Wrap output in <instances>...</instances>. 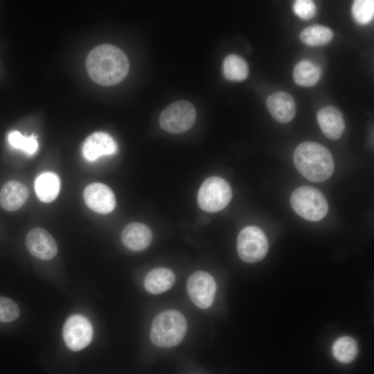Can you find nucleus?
Returning <instances> with one entry per match:
<instances>
[{"instance_id": "obj_6", "label": "nucleus", "mask_w": 374, "mask_h": 374, "mask_svg": "<svg viewBox=\"0 0 374 374\" xmlns=\"http://www.w3.org/2000/svg\"><path fill=\"white\" fill-rule=\"evenodd\" d=\"M196 116V110L192 103L178 100L163 110L159 116V125L168 132L181 134L193 126Z\"/></svg>"}, {"instance_id": "obj_11", "label": "nucleus", "mask_w": 374, "mask_h": 374, "mask_svg": "<svg viewBox=\"0 0 374 374\" xmlns=\"http://www.w3.org/2000/svg\"><path fill=\"white\" fill-rule=\"evenodd\" d=\"M25 243L30 254L41 260H51L57 253L55 239L42 228L30 230L26 235Z\"/></svg>"}, {"instance_id": "obj_13", "label": "nucleus", "mask_w": 374, "mask_h": 374, "mask_svg": "<svg viewBox=\"0 0 374 374\" xmlns=\"http://www.w3.org/2000/svg\"><path fill=\"white\" fill-rule=\"evenodd\" d=\"M317 120L323 134L331 140L339 139L345 129L341 112L335 107L326 106L317 113Z\"/></svg>"}, {"instance_id": "obj_18", "label": "nucleus", "mask_w": 374, "mask_h": 374, "mask_svg": "<svg viewBox=\"0 0 374 374\" xmlns=\"http://www.w3.org/2000/svg\"><path fill=\"white\" fill-rule=\"evenodd\" d=\"M60 188V178L52 172H43L36 178L35 181L36 195L43 202H53L58 195Z\"/></svg>"}, {"instance_id": "obj_23", "label": "nucleus", "mask_w": 374, "mask_h": 374, "mask_svg": "<svg viewBox=\"0 0 374 374\" xmlns=\"http://www.w3.org/2000/svg\"><path fill=\"white\" fill-rule=\"evenodd\" d=\"M352 14L358 24H366L369 23L374 15V1H355L352 6Z\"/></svg>"}, {"instance_id": "obj_10", "label": "nucleus", "mask_w": 374, "mask_h": 374, "mask_svg": "<svg viewBox=\"0 0 374 374\" xmlns=\"http://www.w3.org/2000/svg\"><path fill=\"white\" fill-rule=\"evenodd\" d=\"M83 197L87 206L98 213H111L116 207L114 192L103 183H92L86 186Z\"/></svg>"}, {"instance_id": "obj_14", "label": "nucleus", "mask_w": 374, "mask_h": 374, "mask_svg": "<svg viewBox=\"0 0 374 374\" xmlns=\"http://www.w3.org/2000/svg\"><path fill=\"white\" fill-rule=\"evenodd\" d=\"M266 103L271 115L280 123H288L295 116L296 109L294 100L286 92L274 93L267 98Z\"/></svg>"}, {"instance_id": "obj_17", "label": "nucleus", "mask_w": 374, "mask_h": 374, "mask_svg": "<svg viewBox=\"0 0 374 374\" xmlns=\"http://www.w3.org/2000/svg\"><path fill=\"white\" fill-rule=\"evenodd\" d=\"M175 280V274L170 269L158 267L151 270L146 275L143 285L149 293L158 294L170 289Z\"/></svg>"}, {"instance_id": "obj_2", "label": "nucleus", "mask_w": 374, "mask_h": 374, "mask_svg": "<svg viewBox=\"0 0 374 374\" xmlns=\"http://www.w3.org/2000/svg\"><path fill=\"white\" fill-rule=\"evenodd\" d=\"M293 159L298 171L312 181H326L334 171L331 152L317 142L306 141L299 144L294 150Z\"/></svg>"}, {"instance_id": "obj_1", "label": "nucleus", "mask_w": 374, "mask_h": 374, "mask_svg": "<svg viewBox=\"0 0 374 374\" xmlns=\"http://www.w3.org/2000/svg\"><path fill=\"white\" fill-rule=\"evenodd\" d=\"M86 69L90 78L102 86L121 82L127 75L130 62L118 47L104 44L96 46L88 54Z\"/></svg>"}, {"instance_id": "obj_22", "label": "nucleus", "mask_w": 374, "mask_h": 374, "mask_svg": "<svg viewBox=\"0 0 374 374\" xmlns=\"http://www.w3.org/2000/svg\"><path fill=\"white\" fill-rule=\"evenodd\" d=\"M357 345L350 337H341L332 346V354L340 362L349 363L356 357Z\"/></svg>"}, {"instance_id": "obj_25", "label": "nucleus", "mask_w": 374, "mask_h": 374, "mask_svg": "<svg viewBox=\"0 0 374 374\" xmlns=\"http://www.w3.org/2000/svg\"><path fill=\"white\" fill-rule=\"evenodd\" d=\"M20 314L17 304L7 297H0V321L8 323L17 319Z\"/></svg>"}, {"instance_id": "obj_15", "label": "nucleus", "mask_w": 374, "mask_h": 374, "mask_svg": "<svg viewBox=\"0 0 374 374\" xmlns=\"http://www.w3.org/2000/svg\"><path fill=\"white\" fill-rule=\"evenodd\" d=\"M152 232L145 224L132 222L127 224L121 234L123 244L129 249L140 251L146 249L152 240Z\"/></svg>"}, {"instance_id": "obj_8", "label": "nucleus", "mask_w": 374, "mask_h": 374, "mask_svg": "<svg viewBox=\"0 0 374 374\" xmlns=\"http://www.w3.org/2000/svg\"><path fill=\"white\" fill-rule=\"evenodd\" d=\"M216 283L206 271L199 270L190 276L187 281V292L191 301L199 308L206 309L213 302Z\"/></svg>"}, {"instance_id": "obj_24", "label": "nucleus", "mask_w": 374, "mask_h": 374, "mask_svg": "<svg viewBox=\"0 0 374 374\" xmlns=\"http://www.w3.org/2000/svg\"><path fill=\"white\" fill-rule=\"evenodd\" d=\"M8 141L12 147L22 150L29 154H34L38 148V143L34 135L24 136L17 131L9 134Z\"/></svg>"}, {"instance_id": "obj_5", "label": "nucleus", "mask_w": 374, "mask_h": 374, "mask_svg": "<svg viewBox=\"0 0 374 374\" xmlns=\"http://www.w3.org/2000/svg\"><path fill=\"white\" fill-rule=\"evenodd\" d=\"M232 198L229 184L220 177H210L201 185L197 193V204L207 212H217L225 208Z\"/></svg>"}, {"instance_id": "obj_3", "label": "nucleus", "mask_w": 374, "mask_h": 374, "mask_svg": "<svg viewBox=\"0 0 374 374\" xmlns=\"http://www.w3.org/2000/svg\"><path fill=\"white\" fill-rule=\"evenodd\" d=\"M187 323L184 315L177 310L163 311L154 319L150 329V339L159 347L177 345L184 337Z\"/></svg>"}, {"instance_id": "obj_19", "label": "nucleus", "mask_w": 374, "mask_h": 374, "mask_svg": "<svg viewBox=\"0 0 374 374\" xmlns=\"http://www.w3.org/2000/svg\"><path fill=\"white\" fill-rule=\"evenodd\" d=\"M321 75L320 67L314 62L304 60L299 62L293 71L294 82L302 87L316 84Z\"/></svg>"}, {"instance_id": "obj_16", "label": "nucleus", "mask_w": 374, "mask_h": 374, "mask_svg": "<svg viewBox=\"0 0 374 374\" xmlns=\"http://www.w3.org/2000/svg\"><path fill=\"white\" fill-rule=\"evenodd\" d=\"M28 190L22 183L16 180L7 181L0 190V206L8 211L19 209L26 202Z\"/></svg>"}, {"instance_id": "obj_9", "label": "nucleus", "mask_w": 374, "mask_h": 374, "mask_svg": "<svg viewBox=\"0 0 374 374\" xmlns=\"http://www.w3.org/2000/svg\"><path fill=\"white\" fill-rule=\"evenodd\" d=\"M93 328L84 316L74 314L66 321L63 327V338L66 346L73 351H79L91 342Z\"/></svg>"}, {"instance_id": "obj_21", "label": "nucleus", "mask_w": 374, "mask_h": 374, "mask_svg": "<svg viewBox=\"0 0 374 374\" xmlns=\"http://www.w3.org/2000/svg\"><path fill=\"white\" fill-rule=\"evenodd\" d=\"M333 38L332 30L322 25L307 27L300 33L301 41L309 46H321L329 43Z\"/></svg>"}, {"instance_id": "obj_26", "label": "nucleus", "mask_w": 374, "mask_h": 374, "mask_svg": "<svg viewBox=\"0 0 374 374\" xmlns=\"http://www.w3.org/2000/svg\"><path fill=\"white\" fill-rule=\"evenodd\" d=\"M293 11L301 19L308 20L315 15L317 8L312 1L297 0L293 4Z\"/></svg>"}, {"instance_id": "obj_7", "label": "nucleus", "mask_w": 374, "mask_h": 374, "mask_svg": "<svg viewBox=\"0 0 374 374\" xmlns=\"http://www.w3.org/2000/svg\"><path fill=\"white\" fill-rule=\"evenodd\" d=\"M269 244L264 231L256 226H249L239 233L237 251L240 258L249 263L262 260L268 251Z\"/></svg>"}, {"instance_id": "obj_4", "label": "nucleus", "mask_w": 374, "mask_h": 374, "mask_svg": "<svg viewBox=\"0 0 374 374\" xmlns=\"http://www.w3.org/2000/svg\"><path fill=\"white\" fill-rule=\"evenodd\" d=\"M290 203L299 216L308 221H319L328 211V204L324 195L317 188L303 186L292 194Z\"/></svg>"}, {"instance_id": "obj_12", "label": "nucleus", "mask_w": 374, "mask_h": 374, "mask_svg": "<svg viewBox=\"0 0 374 374\" xmlns=\"http://www.w3.org/2000/svg\"><path fill=\"white\" fill-rule=\"evenodd\" d=\"M117 151V144L107 133L94 132L84 141L82 152L85 159L94 161L103 155H111Z\"/></svg>"}, {"instance_id": "obj_20", "label": "nucleus", "mask_w": 374, "mask_h": 374, "mask_svg": "<svg viewBox=\"0 0 374 374\" xmlns=\"http://www.w3.org/2000/svg\"><path fill=\"white\" fill-rule=\"evenodd\" d=\"M223 74L231 81H242L249 75V66L244 58L236 54L229 55L223 62Z\"/></svg>"}]
</instances>
